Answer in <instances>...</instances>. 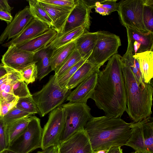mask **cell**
I'll return each mask as SVG.
<instances>
[{"instance_id":"46","label":"cell","mask_w":153,"mask_h":153,"mask_svg":"<svg viewBox=\"0 0 153 153\" xmlns=\"http://www.w3.org/2000/svg\"><path fill=\"white\" fill-rule=\"evenodd\" d=\"M7 74L5 65L2 63L0 64V78Z\"/></svg>"},{"instance_id":"39","label":"cell","mask_w":153,"mask_h":153,"mask_svg":"<svg viewBox=\"0 0 153 153\" xmlns=\"http://www.w3.org/2000/svg\"><path fill=\"white\" fill-rule=\"evenodd\" d=\"M19 98H16L11 102L0 101V117H3L16 106Z\"/></svg>"},{"instance_id":"19","label":"cell","mask_w":153,"mask_h":153,"mask_svg":"<svg viewBox=\"0 0 153 153\" xmlns=\"http://www.w3.org/2000/svg\"><path fill=\"white\" fill-rule=\"evenodd\" d=\"M57 33L51 28L33 38L15 45L19 49L35 53L45 48L57 36Z\"/></svg>"},{"instance_id":"41","label":"cell","mask_w":153,"mask_h":153,"mask_svg":"<svg viewBox=\"0 0 153 153\" xmlns=\"http://www.w3.org/2000/svg\"><path fill=\"white\" fill-rule=\"evenodd\" d=\"M0 19L4 21L8 25L12 21L13 17L10 13L3 10H0Z\"/></svg>"},{"instance_id":"31","label":"cell","mask_w":153,"mask_h":153,"mask_svg":"<svg viewBox=\"0 0 153 153\" xmlns=\"http://www.w3.org/2000/svg\"><path fill=\"white\" fill-rule=\"evenodd\" d=\"M82 59L78 52L76 49L55 73L57 79Z\"/></svg>"},{"instance_id":"1","label":"cell","mask_w":153,"mask_h":153,"mask_svg":"<svg viewBox=\"0 0 153 153\" xmlns=\"http://www.w3.org/2000/svg\"><path fill=\"white\" fill-rule=\"evenodd\" d=\"M121 58L117 53L113 55L105 68L97 73L91 98L106 116L115 117H120L127 107Z\"/></svg>"},{"instance_id":"3","label":"cell","mask_w":153,"mask_h":153,"mask_svg":"<svg viewBox=\"0 0 153 153\" xmlns=\"http://www.w3.org/2000/svg\"><path fill=\"white\" fill-rule=\"evenodd\" d=\"M122 71L126 96V111L133 123H136L152 114V81L145 86L138 84L131 69L123 62Z\"/></svg>"},{"instance_id":"27","label":"cell","mask_w":153,"mask_h":153,"mask_svg":"<svg viewBox=\"0 0 153 153\" xmlns=\"http://www.w3.org/2000/svg\"><path fill=\"white\" fill-rule=\"evenodd\" d=\"M31 116L21 119L5 125L9 145L24 131L30 121Z\"/></svg>"},{"instance_id":"47","label":"cell","mask_w":153,"mask_h":153,"mask_svg":"<svg viewBox=\"0 0 153 153\" xmlns=\"http://www.w3.org/2000/svg\"><path fill=\"white\" fill-rule=\"evenodd\" d=\"M110 149L93 151V153H107Z\"/></svg>"},{"instance_id":"45","label":"cell","mask_w":153,"mask_h":153,"mask_svg":"<svg viewBox=\"0 0 153 153\" xmlns=\"http://www.w3.org/2000/svg\"><path fill=\"white\" fill-rule=\"evenodd\" d=\"M120 146H115L111 148L107 153H123L122 149Z\"/></svg>"},{"instance_id":"6","label":"cell","mask_w":153,"mask_h":153,"mask_svg":"<svg viewBox=\"0 0 153 153\" xmlns=\"http://www.w3.org/2000/svg\"><path fill=\"white\" fill-rule=\"evenodd\" d=\"M42 132L40 119L31 116L25 129L10 143L7 148L18 153H29L37 149H42Z\"/></svg>"},{"instance_id":"21","label":"cell","mask_w":153,"mask_h":153,"mask_svg":"<svg viewBox=\"0 0 153 153\" xmlns=\"http://www.w3.org/2000/svg\"><path fill=\"white\" fill-rule=\"evenodd\" d=\"M100 68L87 60L70 78L65 88L71 90L76 87L93 74L98 73Z\"/></svg>"},{"instance_id":"35","label":"cell","mask_w":153,"mask_h":153,"mask_svg":"<svg viewBox=\"0 0 153 153\" xmlns=\"http://www.w3.org/2000/svg\"><path fill=\"white\" fill-rule=\"evenodd\" d=\"M13 91L14 95L18 98L32 97L27 85L22 80L14 82Z\"/></svg>"},{"instance_id":"29","label":"cell","mask_w":153,"mask_h":153,"mask_svg":"<svg viewBox=\"0 0 153 153\" xmlns=\"http://www.w3.org/2000/svg\"><path fill=\"white\" fill-rule=\"evenodd\" d=\"M144 1L143 13V22L147 30L153 32V0Z\"/></svg>"},{"instance_id":"17","label":"cell","mask_w":153,"mask_h":153,"mask_svg":"<svg viewBox=\"0 0 153 153\" xmlns=\"http://www.w3.org/2000/svg\"><path fill=\"white\" fill-rule=\"evenodd\" d=\"M38 0L51 19L53 23L52 29L56 31L57 36L62 34L72 9L59 7Z\"/></svg>"},{"instance_id":"23","label":"cell","mask_w":153,"mask_h":153,"mask_svg":"<svg viewBox=\"0 0 153 153\" xmlns=\"http://www.w3.org/2000/svg\"><path fill=\"white\" fill-rule=\"evenodd\" d=\"M75 50L74 41L53 50L50 61L52 71H54L55 73Z\"/></svg>"},{"instance_id":"9","label":"cell","mask_w":153,"mask_h":153,"mask_svg":"<svg viewBox=\"0 0 153 153\" xmlns=\"http://www.w3.org/2000/svg\"><path fill=\"white\" fill-rule=\"evenodd\" d=\"M120 2L117 11L122 24L140 31H149L144 24L143 17L144 0H123Z\"/></svg>"},{"instance_id":"5","label":"cell","mask_w":153,"mask_h":153,"mask_svg":"<svg viewBox=\"0 0 153 153\" xmlns=\"http://www.w3.org/2000/svg\"><path fill=\"white\" fill-rule=\"evenodd\" d=\"M65 116V127L59 140V143L75 133L84 129L92 116L91 109L87 103L68 102L62 105Z\"/></svg>"},{"instance_id":"15","label":"cell","mask_w":153,"mask_h":153,"mask_svg":"<svg viewBox=\"0 0 153 153\" xmlns=\"http://www.w3.org/2000/svg\"><path fill=\"white\" fill-rule=\"evenodd\" d=\"M125 27L133 55L146 51H153V32L143 33L128 27Z\"/></svg>"},{"instance_id":"24","label":"cell","mask_w":153,"mask_h":153,"mask_svg":"<svg viewBox=\"0 0 153 153\" xmlns=\"http://www.w3.org/2000/svg\"><path fill=\"white\" fill-rule=\"evenodd\" d=\"M90 25H85L57 36L48 46L53 50L74 41L83 33L88 31Z\"/></svg>"},{"instance_id":"16","label":"cell","mask_w":153,"mask_h":153,"mask_svg":"<svg viewBox=\"0 0 153 153\" xmlns=\"http://www.w3.org/2000/svg\"><path fill=\"white\" fill-rule=\"evenodd\" d=\"M51 28L46 24L33 18L19 35L2 46L8 47L16 45L39 36Z\"/></svg>"},{"instance_id":"14","label":"cell","mask_w":153,"mask_h":153,"mask_svg":"<svg viewBox=\"0 0 153 153\" xmlns=\"http://www.w3.org/2000/svg\"><path fill=\"white\" fill-rule=\"evenodd\" d=\"M34 54L19 50L15 45H11L8 47L1 60L5 66L19 71L34 62Z\"/></svg>"},{"instance_id":"12","label":"cell","mask_w":153,"mask_h":153,"mask_svg":"<svg viewBox=\"0 0 153 153\" xmlns=\"http://www.w3.org/2000/svg\"><path fill=\"white\" fill-rule=\"evenodd\" d=\"M92 8L88 4L86 1L76 0L62 33L85 25H90V14Z\"/></svg>"},{"instance_id":"22","label":"cell","mask_w":153,"mask_h":153,"mask_svg":"<svg viewBox=\"0 0 153 153\" xmlns=\"http://www.w3.org/2000/svg\"><path fill=\"white\" fill-rule=\"evenodd\" d=\"M53 49L48 46L35 53L33 62L36 63L38 74L37 79L39 81L52 71L50 58Z\"/></svg>"},{"instance_id":"38","label":"cell","mask_w":153,"mask_h":153,"mask_svg":"<svg viewBox=\"0 0 153 153\" xmlns=\"http://www.w3.org/2000/svg\"><path fill=\"white\" fill-rule=\"evenodd\" d=\"M9 145L6 126L0 119V152L7 148Z\"/></svg>"},{"instance_id":"13","label":"cell","mask_w":153,"mask_h":153,"mask_svg":"<svg viewBox=\"0 0 153 153\" xmlns=\"http://www.w3.org/2000/svg\"><path fill=\"white\" fill-rule=\"evenodd\" d=\"M33 18L29 6L19 11L0 36V44L16 37Z\"/></svg>"},{"instance_id":"36","label":"cell","mask_w":153,"mask_h":153,"mask_svg":"<svg viewBox=\"0 0 153 153\" xmlns=\"http://www.w3.org/2000/svg\"><path fill=\"white\" fill-rule=\"evenodd\" d=\"M87 60V59H82L57 79V82L59 86L62 88H65L70 78L77 70Z\"/></svg>"},{"instance_id":"43","label":"cell","mask_w":153,"mask_h":153,"mask_svg":"<svg viewBox=\"0 0 153 153\" xmlns=\"http://www.w3.org/2000/svg\"><path fill=\"white\" fill-rule=\"evenodd\" d=\"M0 6L3 10L10 13L13 8L10 6L7 0H0Z\"/></svg>"},{"instance_id":"32","label":"cell","mask_w":153,"mask_h":153,"mask_svg":"<svg viewBox=\"0 0 153 153\" xmlns=\"http://www.w3.org/2000/svg\"><path fill=\"white\" fill-rule=\"evenodd\" d=\"M32 115L17 108L16 106L3 117H0L5 125Z\"/></svg>"},{"instance_id":"2","label":"cell","mask_w":153,"mask_h":153,"mask_svg":"<svg viewBox=\"0 0 153 153\" xmlns=\"http://www.w3.org/2000/svg\"><path fill=\"white\" fill-rule=\"evenodd\" d=\"M132 125L120 117L92 116L84 128L95 151L125 145L132 132Z\"/></svg>"},{"instance_id":"18","label":"cell","mask_w":153,"mask_h":153,"mask_svg":"<svg viewBox=\"0 0 153 153\" xmlns=\"http://www.w3.org/2000/svg\"><path fill=\"white\" fill-rule=\"evenodd\" d=\"M97 76V73H95L80 84L70 92L66 101L72 102L87 103L94 92Z\"/></svg>"},{"instance_id":"42","label":"cell","mask_w":153,"mask_h":153,"mask_svg":"<svg viewBox=\"0 0 153 153\" xmlns=\"http://www.w3.org/2000/svg\"><path fill=\"white\" fill-rule=\"evenodd\" d=\"M101 1H98L95 4L94 8L95 12L102 16L107 15L106 10L100 5Z\"/></svg>"},{"instance_id":"37","label":"cell","mask_w":153,"mask_h":153,"mask_svg":"<svg viewBox=\"0 0 153 153\" xmlns=\"http://www.w3.org/2000/svg\"><path fill=\"white\" fill-rule=\"evenodd\" d=\"M39 1L56 6L72 9L75 5V1L66 0H39Z\"/></svg>"},{"instance_id":"49","label":"cell","mask_w":153,"mask_h":153,"mask_svg":"<svg viewBox=\"0 0 153 153\" xmlns=\"http://www.w3.org/2000/svg\"><path fill=\"white\" fill-rule=\"evenodd\" d=\"M137 153V152H136V151H135L134 152H132V153Z\"/></svg>"},{"instance_id":"34","label":"cell","mask_w":153,"mask_h":153,"mask_svg":"<svg viewBox=\"0 0 153 153\" xmlns=\"http://www.w3.org/2000/svg\"><path fill=\"white\" fill-rule=\"evenodd\" d=\"M24 81L27 84L34 82L37 78V69L36 63L33 62L19 71Z\"/></svg>"},{"instance_id":"48","label":"cell","mask_w":153,"mask_h":153,"mask_svg":"<svg viewBox=\"0 0 153 153\" xmlns=\"http://www.w3.org/2000/svg\"><path fill=\"white\" fill-rule=\"evenodd\" d=\"M0 153H18L13 151L11 150L8 148L5 149L1 152Z\"/></svg>"},{"instance_id":"10","label":"cell","mask_w":153,"mask_h":153,"mask_svg":"<svg viewBox=\"0 0 153 153\" xmlns=\"http://www.w3.org/2000/svg\"><path fill=\"white\" fill-rule=\"evenodd\" d=\"M65 120V113L62 106L50 112L47 122L43 128L42 150L51 146L59 145Z\"/></svg>"},{"instance_id":"11","label":"cell","mask_w":153,"mask_h":153,"mask_svg":"<svg viewBox=\"0 0 153 153\" xmlns=\"http://www.w3.org/2000/svg\"><path fill=\"white\" fill-rule=\"evenodd\" d=\"M58 147V153H93V152L84 129L60 143Z\"/></svg>"},{"instance_id":"20","label":"cell","mask_w":153,"mask_h":153,"mask_svg":"<svg viewBox=\"0 0 153 153\" xmlns=\"http://www.w3.org/2000/svg\"><path fill=\"white\" fill-rule=\"evenodd\" d=\"M100 31L86 32L75 40L76 49L82 58L87 59L91 54L95 46Z\"/></svg>"},{"instance_id":"8","label":"cell","mask_w":153,"mask_h":153,"mask_svg":"<svg viewBox=\"0 0 153 153\" xmlns=\"http://www.w3.org/2000/svg\"><path fill=\"white\" fill-rule=\"evenodd\" d=\"M121 45L118 36L109 32L100 31L95 46L87 61L100 68L117 53Z\"/></svg>"},{"instance_id":"28","label":"cell","mask_w":153,"mask_h":153,"mask_svg":"<svg viewBox=\"0 0 153 153\" xmlns=\"http://www.w3.org/2000/svg\"><path fill=\"white\" fill-rule=\"evenodd\" d=\"M28 1L30 10L33 18L46 24L52 28V21L38 0H30Z\"/></svg>"},{"instance_id":"44","label":"cell","mask_w":153,"mask_h":153,"mask_svg":"<svg viewBox=\"0 0 153 153\" xmlns=\"http://www.w3.org/2000/svg\"><path fill=\"white\" fill-rule=\"evenodd\" d=\"M58 146H54L46 148L42 151H38L36 153H58Z\"/></svg>"},{"instance_id":"51","label":"cell","mask_w":153,"mask_h":153,"mask_svg":"<svg viewBox=\"0 0 153 153\" xmlns=\"http://www.w3.org/2000/svg\"><path fill=\"white\" fill-rule=\"evenodd\" d=\"M137 152V153H143L142 152Z\"/></svg>"},{"instance_id":"4","label":"cell","mask_w":153,"mask_h":153,"mask_svg":"<svg viewBox=\"0 0 153 153\" xmlns=\"http://www.w3.org/2000/svg\"><path fill=\"white\" fill-rule=\"evenodd\" d=\"M71 92L59 85L55 75L50 76L48 82L40 90L32 94L40 117L61 106Z\"/></svg>"},{"instance_id":"26","label":"cell","mask_w":153,"mask_h":153,"mask_svg":"<svg viewBox=\"0 0 153 153\" xmlns=\"http://www.w3.org/2000/svg\"><path fill=\"white\" fill-rule=\"evenodd\" d=\"M128 41L127 49L125 54L122 56L121 61L131 69L137 83L145 86L146 83L144 82L138 62L136 58L133 57L130 43Z\"/></svg>"},{"instance_id":"7","label":"cell","mask_w":153,"mask_h":153,"mask_svg":"<svg viewBox=\"0 0 153 153\" xmlns=\"http://www.w3.org/2000/svg\"><path fill=\"white\" fill-rule=\"evenodd\" d=\"M132 132L126 146L137 152L153 153V118L151 116L132 123Z\"/></svg>"},{"instance_id":"33","label":"cell","mask_w":153,"mask_h":153,"mask_svg":"<svg viewBox=\"0 0 153 153\" xmlns=\"http://www.w3.org/2000/svg\"><path fill=\"white\" fill-rule=\"evenodd\" d=\"M16 106L32 115L38 114V108L32 97L19 98Z\"/></svg>"},{"instance_id":"30","label":"cell","mask_w":153,"mask_h":153,"mask_svg":"<svg viewBox=\"0 0 153 153\" xmlns=\"http://www.w3.org/2000/svg\"><path fill=\"white\" fill-rule=\"evenodd\" d=\"M8 74L7 81L0 85V101L11 102L16 97L13 94V85L14 82Z\"/></svg>"},{"instance_id":"40","label":"cell","mask_w":153,"mask_h":153,"mask_svg":"<svg viewBox=\"0 0 153 153\" xmlns=\"http://www.w3.org/2000/svg\"><path fill=\"white\" fill-rule=\"evenodd\" d=\"M117 0H101L100 5L106 10L108 15L112 12L118 11L120 2L117 3Z\"/></svg>"},{"instance_id":"25","label":"cell","mask_w":153,"mask_h":153,"mask_svg":"<svg viewBox=\"0 0 153 153\" xmlns=\"http://www.w3.org/2000/svg\"><path fill=\"white\" fill-rule=\"evenodd\" d=\"M133 57L138 60L144 82L151 81L153 76V51L137 53Z\"/></svg>"},{"instance_id":"50","label":"cell","mask_w":153,"mask_h":153,"mask_svg":"<svg viewBox=\"0 0 153 153\" xmlns=\"http://www.w3.org/2000/svg\"><path fill=\"white\" fill-rule=\"evenodd\" d=\"M3 10L2 9V8H1V7L0 6V10Z\"/></svg>"}]
</instances>
